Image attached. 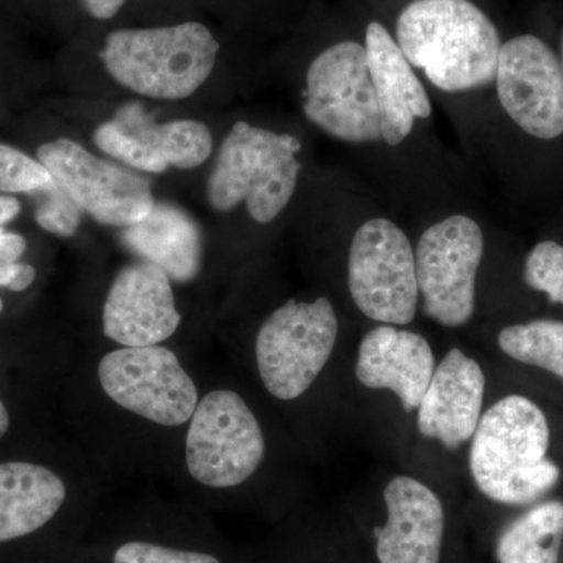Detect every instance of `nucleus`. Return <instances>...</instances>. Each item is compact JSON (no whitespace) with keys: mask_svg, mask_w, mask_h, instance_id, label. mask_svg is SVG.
I'll return each instance as SVG.
<instances>
[{"mask_svg":"<svg viewBox=\"0 0 563 563\" xmlns=\"http://www.w3.org/2000/svg\"><path fill=\"white\" fill-rule=\"evenodd\" d=\"M396 43L433 87L462 92L487 87L498 69V29L470 0H413L399 14Z\"/></svg>","mask_w":563,"mask_h":563,"instance_id":"nucleus-1","label":"nucleus"},{"mask_svg":"<svg viewBox=\"0 0 563 563\" xmlns=\"http://www.w3.org/2000/svg\"><path fill=\"white\" fill-rule=\"evenodd\" d=\"M547 415L526 396L510 395L481 417L472 439L470 472L479 492L504 506H528L548 495L561 468L548 457Z\"/></svg>","mask_w":563,"mask_h":563,"instance_id":"nucleus-2","label":"nucleus"},{"mask_svg":"<svg viewBox=\"0 0 563 563\" xmlns=\"http://www.w3.org/2000/svg\"><path fill=\"white\" fill-rule=\"evenodd\" d=\"M220 49L206 25L190 21L110 32L101 60L125 90L155 101H181L209 80Z\"/></svg>","mask_w":563,"mask_h":563,"instance_id":"nucleus-3","label":"nucleus"},{"mask_svg":"<svg viewBox=\"0 0 563 563\" xmlns=\"http://www.w3.org/2000/svg\"><path fill=\"white\" fill-rule=\"evenodd\" d=\"M301 143L247 122L233 124L222 141L207 181L211 209L229 213L246 206L258 224H269L287 209L298 187Z\"/></svg>","mask_w":563,"mask_h":563,"instance_id":"nucleus-4","label":"nucleus"},{"mask_svg":"<svg viewBox=\"0 0 563 563\" xmlns=\"http://www.w3.org/2000/svg\"><path fill=\"white\" fill-rule=\"evenodd\" d=\"M339 339V318L328 298L290 299L258 329L255 358L266 390L292 401L312 387Z\"/></svg>","mask_w":563,"mask_h":563,"instance_id":"nucleus-5","label":"nucleus"},{"mask_svg":"<svg viewBox=\"0 0 563 563\" xmlns=\"http://www.w3.org/2000/svg\"><path fill=\"white\" fill-rule=\"evenodd\" d=\"M302 107L307 120L332 139L355 144L383 140L365 46L342 41L322 51L307 70Z\"/></svg>","mask_w":563,"mask_h":563,"instance_id":"nucleus-6","label":"nucleus"},{"mask_svg":"<svg viewBox=\"0 0 563 563\" xmlns=\"http://www.w3.org/2000/svg\"><path fill=\"white\" fill-rule=\"evenodd\" d=\"M347 282L355 306L369 320L406 325L417 314V265L409 236L385 218L363 222L352 239Z\"/></svg>","mask_w":563,"mask_h":563,"instance_id":"nucleus-7","label":"nucleus"},{"mask_svg":"<svg viewBox=\"0 0 563 563\" xmlns=\"http://www.w3.org/2000/svg\"><path fill=\"white\" fill-rule=\"evenodd\" d=\"M261 424L239 393H207L196 406L185 442L188 472L210 488L246 483L265 457Z\"/></svg>","mask_w":563,"mask_h":563,"instance_id":"nucleus-8","label":"nucleus"},{"mask_svg":"<svg viewBox=\"0 0 563 563\" xmlns=\"http://www.w3.org/2000/svg\"><path fill=\"white\" fill-rule=\"evenodd\" d=\"M484 235L472 218L454 214L422 233L415 252L422 309L444 328H461L476 307Z\"/></svg>","mask_w":563,"mask_h":563,"instance_id":"nucleus-9","label":"nucleus"},{"mask_svg":"<svg viewBox=\"0 0 563 563\" xmlns=\"http://www.w3.org/2000/svg\"><path fill=\"white\" fill-rule=\"evenodd\" d=\"M36 158L76 206L99 224L129 228L143 221L157 202L151 181L96 157L77 141H47Z\"/></svg>","mask_w":563,"mask_h":563,"instance_id":"nucleus-10","label":"nucleus"},{"mask_svg":"<svg viewBox=\"0 0 563 563\" xmlns=\"http://www.w3.org/2000/svg\"><path fill=\"white\" fill-rule=\"evenodd\" d=\"M98 374L111 401L161 426L191 420L199 402L190 374L161 344L111 351L99 363Z\"/></svg>","mask_w":563,"mask_h":563,"instance_id":"nucleus-11","label":"nucleus"},{"mask_svg":"<svg viewBox=\"0 0 563 563\" xmlns=\"http://www.w3.org/2000/svg\"><path fill=\"white\" fill-rule=\"evenodd\" d=\"M495 81L499 102L518 128L540 140L562 135V63L544 41L521 35L504 43Z\"/></svg>","mask_w":563,"mask_h":563,"instance_id":"nucleus-12","label":"nucleus"},{"mask_svg":"<svg viewBox=\"0 0 563 563\" xmlns=\"http://www.w3.org/2000/svg\"><path fill=\"white\" fill-rule=\"evenodd\" d=\"M172 279L161 266L132 263L114 277L103 303V335L122 347L161 344L179 329Z\"/></svg>","mask_w":563,"mask_h":563,"instance_id":"nucleus-13","label":"nucleus"},{"mask_svg":"<svg viewBox=\"0 0 563 563\" xmlns=\"http://www.w3.org/2000/svg\"><path fill=\"white\" fill-rule=\"evenodd\" d=\"M485 374L465 352L448 351L418 406V432L455 451L470 442L483 417Z\"/></svg>","mask_w":563,"mask_h":563,"instance_id":"nucleus-14","label":"nucleus"},{"mask_svg":"<svg viewBox=\"0 0 563 563\" xmlns=\"http://www.w3.org/2000/svg\"><path fill=\"white\" fill-rule=\"evenodd\" d=\"M387 521L377 533L379 563H440L444 510L435 492L410 476L393 477L384 490Z\"/></svg>","mask_w":563,"mask_h":563,"instance_id":"nucleus-15","label":"nucleus"},{"mask_svg":"<svg viewBox=\"0 0 563 563\" xmlns=\"http://www.w3.org/2000/svg\"><path fill=\"white\" fill-rule=\"evenodd\" d=\"M433 372L431 344L420 333L384 324L372 329L358 344V383L372 390L395 393L406 412L418 409Z\"/></svg>","mask_w":563,"mask_h":563,"instance_id":"nucleus-16","label":"nucleus"},{"mask_svg":"<svg viewBox=\"0 0 563 563\" xmlns=\"http://www.w3.org/2000/svg\"><path fill=\"white\" fill-rule=\"evenodd\" d=\"M365 49L379 102L383 140L398 146L412 132L415 121L431 117V101L401 47L379 22L366 29Z\"/></svg>","mask_w":563,"mask_h":563,"instance_id":"nucleus-17","label":"nucleus"},{"mask_svg":"<svg viewBox=\"0 0 563 563\" xmlns=\"http://www.w3.org/2000/svg\"><path fill=\"white\" fill-rule=\"evenodd\" d=\"M122 242L143 262L161 266L172 280L185 284L201 272V229L173 203L155 202L143 221L124 229Z\"/></svg>","mask_w":563,"mask_h":563,"instance_id":"nucleus-18","label":"nucleus"},{"mask_svg":"<svg viewBox=\"0 0 563 563\" xmlns=\"http://www.w3.org/2000/svg\"><path fill=\"white\" fill-rule=\"evenodd\" d=\"M66 496V484L46 466L0 463V544L24 539L49 525Z\"/></svg>","mask_w":563,"mask_h":563,"instance_id":"nucleus-19","label":"nucleus"},{"mask_svg":"<svg viewBox=\"0 0 563 563\" xmlns=\"http://www.w3.org/2000/svg\"><path fill=\"white\" fill-rule=\"evenodd\" d=\"M96 146L132 169L162 174L169 169L163 158V125L157 124L140 103H129L110 121L96 129Z\"/></svg>","mask_w":563,"mask_h":563,"instance_id":"nucleus-20","label":"nucleus"},{"mask_svg":"<svg viewBox=\"0 0 563 563\" xmlns=\"http://www.w3.org/2000/svg\"><path fill=\"white\" fill-rule=\"evenodd\" d=\"M563 503L537 504L507 526L496 542L498 563H559Z\"/></svg>","mask_w":563,"mask_h":563,"instance_id":"nucleus-21","label":"nucleus"},{"mask_svg":"<svg viewBox=\"0 0 563 563\" xmlns=\"http://www.w3.org/2000/svg\"><path fill=\"white\" fill-rule=\"evenodd\" d=\"M504 354L553 373L563 380V321L533 320L507 325L498 335Z\"/></svg>","mask_w":563,"mask_h":563,"instance_id":"nucleus-22","label":"nucleus"},{"mask_svg":"<svg viewBox=\"0 0 563 563\" xmlns=\"http://www.w3.org/2000/svg\"><path fill=\"white\" fill-rule=\"evenodd\" d=\"M213 136L202 121L163 122V157L169 168L195 169L209 161Z\"/></svg>","mask_w":563,"mask_h":563,"instance_id":"nucleus-23","label":"nucleus"},{"mask_svg":"<svg viewBox=\"0 0 563 563\" xmlns=\"http://www.w3.org/2000/svg\"><path fill=\"white\" fill-rule=\"evenodd\" d=\"M55 184L49 169L18 147L0 143V192H38Z\"/></svg>","mask_w":563,"mask_h":563,"instance_id":"nucleus-24","label":"nucleus"},{"mask_svg":"<svg viewBox=\"0 0 563 563\" xmlns=\"http://www.w3.org/2000/svg\"><path fill=\"white\" fill-rule=\"evenodd\" d=\"M525 280L532 290L563 306V244L551 240L536 244L526 258Z\"/></svg>","mask_w":563,"mask_h":563,"instance_id":"nucleus-25","label":"nucleus"},{"mask_svg":"<svg viewBox=\"0 0 563 563\" xmlns=\"http://www.w3.org/2000/svg\"><path fill=\"white\" fill-rule=\"evenodd\" d=\"M111 563H222L207 551L187 550L151 540H128L111 554Z\"/></svg>","mask_w":563,"mask_h":563,"instance_id":"nucleus-26","label":"nucleus"},{"mask_svg":"<svg viewBox=\"0 0 563 563\" xmlns=\"http://www.w3.org/2000/svg\"><path fill=\"white\" fill-rule=\"evenodd\" d=\"M33 195L40 196L35 221L43 231L62 236V239L76 235L84 211L58 187L57 181L46 190L33 192Z\"/></svg>","mask_w":563,"mask_h":563,"instance_id":"nucleus-27","label":"nucleus"},{"mask_svg":"<svg viewBox=\"0 0 563 563\" xmlns=\"http://www.w3.org/2000/svg\"><path fill=\"white\" fill-rule=\"evenodd\" d=\"M27 250V242L20 233L3 232L0 235V269L9 268L21 261Z\"/></svg>","mask_w":563,"mask_h":563,"instance_id":"nucleus-28","label":"nucleus"},{"mask_svg":"<svg viewBox=\"0 0 563 563\" xmlns=\"http://www.w3.org/2000/svg\"><path fill=\"white\" fill-rule=\"evenodd\" d=\"M125 2L128 0H80L84 10L99 21H109L117 16Z\"/></svg>","mask_w":563,"mask_h":563,"instance_id":"nucleus-29","label":"nucleus"},{"mask_svg":"<svg viewBox=\"0 0 563 563\" xmlns=\"http://www.w3.org/2000/svg\"><path fill=\"white\" fill-rule=\"evenodd\" d=\"M21 202L14 196L0 195V229L20 214Z\"/></svg>","mask_w":563,"mask_h":563,"instance_id":"nucleus-30","label":"nucleus"},{"mask_svg":"<svg viewBox=\"0 0 563 563\" xmlns=\"http://www.w3.org/2000/svg\"><path fill=\"white\" fill-rule=\"evenodd\" d=\"M10 428V415L7 410L5 404L0 399V439L5 435Z\"/></svg>","mask_w":563,"mask_h":563,"instance_id":"nucleus-31","label":"nucleus"},{"mask_svg":"<svg viewBox=\"0 0 563 563\" xmlns=\"http://www.w3.org/2000/svg\"><path fill=\"white\" fill-rule=\"evenodd\" d=\"M2 310H3V301H2V298H0V313H2Z\"/></svg>","mask_w":563,"mask_h":563,"instance_id":"nucleus-32","label":"nucleus"},{"mask_svg":"<svg viewBox=\"0 0 563 563\" xmlns=\"http://www.w3.org/2000/svg\"><path fill=\"white\" fill-rule=\"evenodd\" d=\"M562 70H563V35H562Z\"/></svg>","mask_w":563,"mask_h":563,"instance_id":"nucleus-33","label":"nucleus"},{"mask_svg":"<svg viewBox=\"0 0 563 563\" xmlns=\"http://www.w3.org/2000/svg\"><path fill=\"white\" fill-rule=\"evenodd\" d=\"M3 232H5V231H3V229H0V235H2Z\"/></svg>","mask_w":563,"mask_h":563,"instance_id":"nucleus-34","label":"nucleus"}]
</instances>
